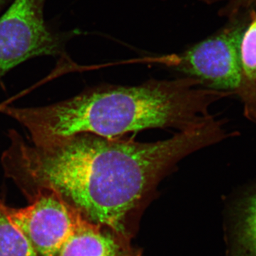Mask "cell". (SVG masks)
I'll list each match as a JSON object with an SVG mask.
<instances>
[{
  "mask_svg": "<svg viewBox=\"0 0 256 256\" xmlns=\"http://www.w3.org/2000/svg\"><path fill=\"white\" fill-rule=\"evenodd\" d=\"M228 137L222 120L154 142L79 133L34 144L15 140L10 178L28 196L54 192L87 220L127 236L126 220L180 160Z\"/></svg>",
  "mask_w": 256,
  "mask_h": 256,
  "instance_id": "cell-1",
  "label": "cell"
},
{
  "mask_svg": "<svg viewBox=\"0 0 256 256\" xmlns=\"http://www.w3.org/2000/svg\"><path fill=\"white\" fill-rule=\"evenodd\" d=\"M232 96L186 77L136 86L95 87L52 105L6 106L0 111L26 128L32 142L38 144L79 133L114 138L149 128L188 130L214 118L210 106Z\"/></svg>",
  "mask_w": 256,
  "mask_h": 256,
  "instance_id": "cell-2",
  "label": "cell"
},
{
  "mask_svg": "<svg viewBox=\"0 0 256 256\" xmlns=\"http://www.w3.org/2000/svg\"><path fill=\"white\" fill-rule=\"evenodd\" d=\"M46 0H14L0 16V78L18 64L35 57L62 56L79 32H57L48 28Z\"/></svg>",
  "mask_w": 256,
  "mask_h": 256,
  "instance_id": "cell-3",
  "label": "cell"
},
{
  "mask_svg": "<svg viewBox=\"0 0 256 256\" xmlns=\"http://www.w3.org/2000/svg\"><path fill=\"white\" fill-rule=\"evenodd\" d=\"M248 14L230 20L218 31L175 55L172 66L202 86L236 94L240 82V44Z\"/></svg>",
  "mask_w": 256,
  "mask_h": 256,
  "instance_id": "cell-4",
  "label": "cell"
},
{
  "mask_svg": "<svg viewBox=\"0 0 256 256\" xmlns=\"http://www.w3.org/2000/svg\"><path fill=\"white\" fill-rule=\"evenodd\" d=\"M30 200V205L20 208L2 204V210L26 237L37 256H58L88 220L53 192H36Z\"/></svg>",
  "mask_w": 256,
  "mask_h": 256,
  "instance_id": "cell-5",
  "label": "cell"
},
{
  "mask_svg": "<svg viewBox=\"0 0 256 256\" xmlns=\"http://www.w3.org/2000/svg\"><path fill=\"white\" fill-rule=\"evenodd\" d=\"M224 227L226 256H256V182L226 198Z\"/></svg>",
  "mask_w": 256,
  "mask_h": 256,
  "instance_id": "cell-6",
  "label": "cell"
},
{
  "mask_svg": "<svg viewBox=\"0 0 256 256\" xmlns=\"http://www.w3.org/2000/svg\"><path fill=\"white\" fill-rule=\"evenodd\" d=\"M58 256H139L127 236L87 220L64 245Z\"/></svg>",
  "mask_w": 256,
  "mask_h": 256,
  "instance_id": "cell-7",
  "label": "cell"
},
{
  "mask_svg": "<svg viewBox=\"0 0 256 256\" xmlns=\"http://www.w3.org/2000/svg\"><path fill=\"white\" fill-rule=\"evenodd\" d=\"M240 82L236 95L244 114L256 126V10L248 13L240 44Z\"/></svg>",
  "mask_w": 256,
  "mask_h": 256,
  "instance_id": "cell-8",
  "label": "cell"
},
{
  "mask_svg": "<svg viewBox=\"0 0 256 256\" xmlns=\"http://www.w3.org/2000/svg\"><path fill=\"white\" fill-rule=\"evenodd\" d=\"M0 202V256H38L26 237L9 220Z\"/></svg>",
  "mask_w": 256,
  "mask_h": 256,
  "instance_id": "cell-9",
  "label": "cell"
},
{
  "mask_svg": "<svg viewBox=\"0 0 256 256\" xmlns=\"http://www.w3.org/2000/svg\"><path fill=\"white\" fill-rule=\"evenodd\" d=\"M204 4L220 6L218 14L230 20L256 10V0H200Z\"/></svg>",
  "mask_w": 256,
  "mask_h": 256,
  "instance_id": "cell-10",
  "label": "cell"
},
{
  "mask_svg": "<svg viewBox=\"0 0 256 256\" xmlns=\"http://www.w3.org/2000/svg\"><path fill=\"white\" fill-rule=\"evenodd\" d=\"M13 1H14V0H0V11H1L6 5L9 4L10 2H12Z\"/></svg>",
  "mask_w": 256,
  "mask_h": 256,
  "instance_id": "cell-11",
  "label": "cell"
},
{
  "mask_svg": "<svg viewBox=\"0 0 256 256\" xmlns=\"http://www.w3.org/2000/svg\"><path fill=\"white\" fill-rule=\"evenodd\" d=\"M161 1H168V0H161Z\"/></svg>",
  "mask_w": 256,
  "mask_h": 256,
  "instance_id": "cell-12",
  "label": "cell"
}]
</instances>
